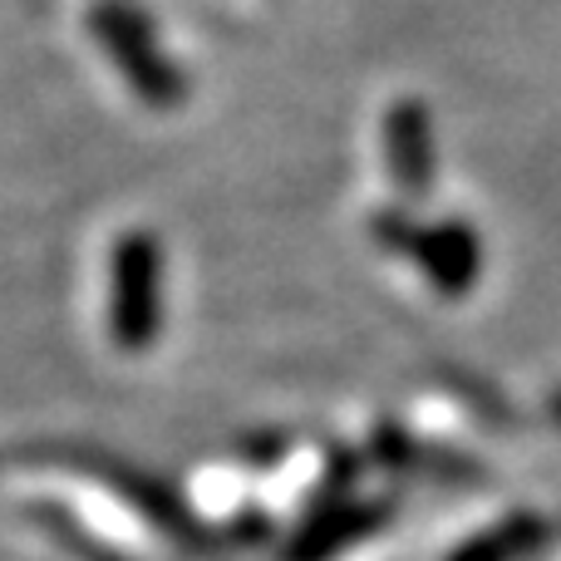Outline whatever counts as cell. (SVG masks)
Segmentation results:
<instances>
[{
    "label": "cell",
    "mask_w": 561,
    "mask_h": 561,
    "mask_svg": "<svg viewBox=\"0 0 561 561\" xmlns=\"http://www.w3.org/2000/svg\"><path fill=\"white\" fill-rule=\"evenodd\" d=\"M118 340L124 345H144L153 335V247H128L124 252V272H118Z\"/></svg>",
    "instance_id": "obj_1"
}]
</instances>
